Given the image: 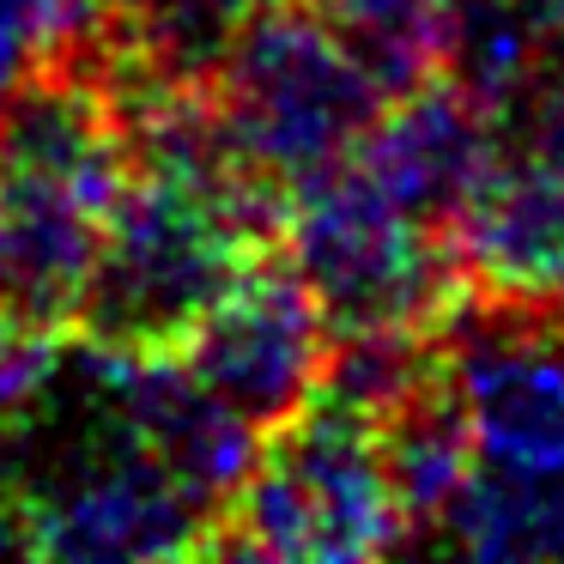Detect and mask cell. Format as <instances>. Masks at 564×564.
I'll use <instances>...</instances> for the list:
<instances>
[{
	"label": "cell",
	"instance_id": "7",
	"mask_svg": "<svg viewBox=\"0 0 564 564\" xmlns=\"http://www.w3.org/2000/svg\"><path fill=\"white\" fill-rule=\"evenodd\" d=\"M498 116H486L467 91H455L449 79L389 98L377 110V122L365 128L352 164L413 219L449 231V219L467 207L486 171L503 159L498 147Z\"/></svg>",
	"mask_w": 564,
	"mask_h": 564
},
{
	"label": "cell",
	"instance_id": "13",
	"mask_svg": "<svg viewBox=\"0 0 564 564\" xmlns=\"http://www.w3.org/2000/svg\"><path fill=\"white\" fill-rule=\"evenodd\" d=\"M55 382H62V328H43L0 304V425L31 419Z\"/></svg>",
	"mask_w": 564,
	"mask_h": 564
},
{
	"label": "cell",
	"instance_id": "4",
	"mask_svg": "<svg viewBox=\"0 0 564 564\" xmlns=\"http://www.w3.org/2000/svg\"><path fill=\"white\" fill-rule=\"evenodd\" d=\"M285 261L328 328H449L467 280L449 231L394 207L352 159L285 195Z\"/></svg>",
	"mask_w": 564,
	"mask_h": 564
},
{
	"label": "cell",
	"instance_id": "14",
	"mask_svg": "<svg viewBox=\"0 0 564 564\" xmlns=\"http://www.w3.org/2000/svg\"><path fill=\"white\" fill-rule=\"evenodd\" d=\"M0 552H25V528H19V498L13 479L0 474Z\"/></svg>",
	"mask_w": 564,
	"mask_h": 564
},
{
	"label": "cell",
	"instance_id": "11",
	"mask_svg": "<svg viewBox=\"0 0 564 564\" xmlns=\"http://www.w3.org/2000/svg\"><path fill=\"white\" fill-rule=\"evenodd\" d=\"M437 546L467 558H564V467H479L443 510Z\"/></svg>",
	"mask_w": 564,
	"mask_h": 564
},
{
	"label": "cell",
	"instance_id": "16",
	"mask_svg": "<svg viewBox=\"0 0 564 564\" xmlns=\"http://www.w3.org/2000/svg\"><path fill=\"white\" fill-rule=\"evenodd\" d=\"M91 7H116V0H91Z\"/></svg>",
	"mask_w": 564,
	"mask_h": 564
},
{
	"label": "cell",
	"instance_id": "5",
	"mask_svg": "<svg viewBox=\"0 0 564 564\" xmlns=\"http://www.w3.org/2000/svg\"><path fill=\"white\" fill-rule=\"evenodd\" d=\"M91 406L79 419L74 443L43 462V474H19V528H25L31 558H67V564H98V558H207V540L219 510L176 486L110 413L91 365L79 370Z\"/></svg>",
	"mask_w": 564,
	"mask_h": 564
},
{
	"label": "cell",
	"instance_id": "15",
	"mask_svg": "<svg viewBox=\"0 0 564 564\" xmlns=\"http://www.w3.org/2000/svg\"><path fill=\"white\" fill-rule=\"evenodd\" d=\"M528 7H534V19H540V31H546L552 55L564 62V0H528Z\"/></svg>",
	"mask_w": 564,
	"mask_h": 564
},
{
	"label": "cell",
	"instance_id": "9",
	"mask_svg": "<svg viewBox=\"0 0 564 564\" xmlns=\"http://www.w3.org/2000/svg\"><path fill=\"white\" fill-rule=\"evenodd\" d=\"M370 431H377V455H382L394 503H401L406 534L431 540L443 510L462 498L467 474H474V425H467V406L449 365L425 389L394 401L382 419H370Z\"/></svg>",
	"mask_w": 564,
	"mask_h": 564
},
{
	"label": "cell",
	"instance_id": "3",
	"mask_svg": "<svg viewBox=\"0 0 564 564\" xmlns=\"http://www.w3.org/2000/svg\"><path fill=\"white\" fill-rule=\"evenodd\" d=\"M213 110L243 171L273 195H292L352 159L382 91L346 55L316 0H261L213 79Z\"/></svg>",
	"mask_w": 564,
	"mask_h": 564
},
{
	"label": "cell",
	"instance_id": "8",
	"mask_svg": "<svg viewBox=\"0 0 564 564\" xmlns=\"http://www.w3.org/2000/svg\"><path fill=\"white\" fill-rule=\"evenodd\" d=\"M449 249L474 297L564 304V171L540 152H503L449 219Z\"/></svg>",
	"mask_w": 564,
	"mask_h": 564
},
{
	"label": "cell",
	"instance_id": "12",
	"mask_svg": "<svg viewBox=\"0 0 564 564\" xmlns=\"http://www.w3.org/2000/svg\"><path fill=\"white\" fill-rule=\"evenodd\" d=\"M334 37L346 43L365 79L389 98L443 79V43H449V0H316Z\"/></svg>",
	"mask_w": 564,
	"mask_h": 564
},
{
	"label": "cell",
	"instance_id": "6",
	"mask_svg": "<svg viewBox=\"0 0 564 564\" xmlns=\"http://www.w3.org/2000/svg\"><path fill=\"white\" fill-rule=\"evenodd\" d=\"M328 316L285 261V249L261 256L183 340V365L231 401L261 431L285 425L297 406L316 401L322 365H328Z\"/></svg>",
	"mask_w": 564,
	"mask_h": 564
},
{
	"label": "cell",
	"instance_id": "2",
	"mask_svg": "<svg viewBox=\"0 0 564 564\" xmlns=\"http://www.w3.org/2000/svg\"><path fill=\"white\" fill-rule=\"evenodd\" d=\"M406 540L370 419L316 394L268 431L249 479L213 522L207 558L358 564L401 552Z\"/></svg>",
	"mask_w": 564,
	"mask_h": 564
},
{
	"label": "cell",
	"instance_id": "1",
	"mask_svg": "<svg viewBox=\"0 0 564 564\" xmlns=\"http://www.w3.org/2000/svg\"><path fill=\"white\" fill-rule=\"evenodd\" d=\"M91 25L0 98V304L62 334L79 322L128 183V134Z\"/></svg>",
	"mask_w": 564,
	"mask_h": 564
},
{
	"label": "cell",
	"instance_id": "10",
	"mask_svg": "<svg viewBox=\"0 0 564 564\" xmlns=\"http://www.w3.org/2000/svg\"><path fill=\"white\" fill-rule=\"evenodd\" d=\"M552 43L528 0H449L443 79L498 122H516L540 79L552 74Z\"/></svg>",
	"mask_w": 564,
	"mask_h": 564
}]
</instances>
